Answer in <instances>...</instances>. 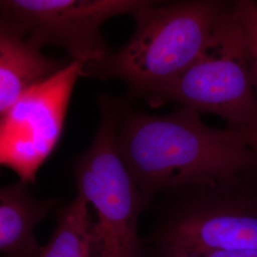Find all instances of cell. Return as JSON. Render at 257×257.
I'll list each match as a JSON object with an SVG mask.
<instances>
[{
    "label": "cell",
    "instance_id": "cell-12",
    "mask_svg": "<svg viewBox=\"0 0 257 257\" xmlns=\"http://www.w3.org/2000/svg\"><path fill=\"white\" fill-rule=\"evenodd\" d=\"M146 257H257L256 249H182L145 248Z\"/></svg>",
    "mask_w": 257,
    "mask_h": 257
},
{
    "label": "cell",
    "instance_id": "cell-3",
    "mask_svg": "<svg viewBox=\"0 0 257 257\" xmlns=\"http://www.w3.org/2000/svg\"><path fill=\"white\" fill-rule=\"evenodd\" d=\"M164 196L150 247L257 250V169Z\"/></svg>",
    "mask_w": 257,
    "mask_h": 257
},
{
    "label": "cell",
    "instance_id": "cell-7",
    "mask_svg": "<svg viewBox=\"0 0 257 257\" xmlns=\"http://www.w3.org/2000/svg\"><path fill=\"white\" fill-rule=\"evenodd\" d=\"M85 64L72 60L60 72L24 93L1 115L0 163L21 181L36 183L39 168L55 151L77 78Z\"/></svg>",
    "mask_w": 257,
    "mask_h": 257
},
{
    "label": "cell",
    "instance_id": "cell-5",
    "mask_svg": "<svg viewBox=\"0 0 257 257\" xmlns=\"http://www.w3.org/2000/svg\"><path fill=\"white\" fill-rule=\"evenodd\" d=\"M102 117L91 147L74 166L78 193L97 211L106 257H146L138 218L146 205L117 142L118 110L102 100Z\"/></svg>",
    "mask_w": 257,
    "mask_h": 257
},
{
    "label": "cell",
    "instance_id": "cell-1",
    "mask_svg": "<svg viewBox=\"0 0 257 257\" xmlns=\"http://www.w3.org/2000/svg\"><path fill=\"white\" fill-rule=\"evenodd\" d=\"M120 155L146 205L156 195L257 169V154L230 128H212L199 112L133 113L117 134Z\"/></svg>",
    "mask_w": 257,
    "mask_h": 257
},
{
    "label": "cell",
    "instance_id": "cell-10",
    "mask_svg": "<svg viewBox=\"0 0 257 257\" xmlns=\"http://www.w3.org/2000/svg\"><path fill=\"white\" fill-rule=\"evenodd\" d=\"M37 257H106L101 233L83 195L78 193L59 211L55 231Z\"/></svg>",
    "mask_w": 257,
    "mask_h": 257
},
{
    "label": "cell",
    "instance_id": "cell-8",
    "mask_svg": "<svg viewBox=\"0 0 257 257\" xmlns=\"http://www.w3.org/2000/svg\"><path fill=\"white\" fill-rule=\"evenodd\" d=\"M69 63L47 57L38 47L6 24H0V114L28 91Z\"/></svg>",
    "mask_w": 257,
    "mask_h": 257
},
{
    "label": "cell",
    "instance_id": "cell-9",
    "mask_svg": "<svg viewBox=\"0 0 257 257\" xmlns=\"http://www.w3.org/2000/svg\"><path fill=\"white\" fill-rule=\"evenodd\" d=\"M57 204L54 199L39 200L21 180L0 191V250L7 256L37 257L34 230Z\"/></svg>",
    "mask_w": 257,
    "mask_h": 257
},
{
    "label": "cell",
    "instance_id": "cell-13",
    "mask_svg": "<svg viewBox=\"0 0 257 257\" xmlns=\"http://www.w3.org/2000/svg\"><path fill=\"white\" fill-rule=\"evenodd\" d=\"M228 128V127H227ZM239 139L257 154V127L230 128Z\"/></svg>",
    "mask_w": 257,
    "mask_h": 257
},
{
    "label": "cell",
    "instance_id": "cell-2",
    "mask_svg": "<svg viewBox=\"0 0 257 257\" xmlns=\"http://www.w3.org/2000/svg\"><path fill=\"white\" fill-rule=\"evenodd\" d=\"M233 2L151 1L134 15L137 28L128 43L100 62L85 66L83 75L118 78L132 94L148 99L195 62Z\"/></svg>",
    "mask_w": 257,
    "mask_h": 257
},
{
    "label": "cell",
    "instance_id": "cell-11",
    "mask_svg": "<svg viewBox=\"0 0 257 257\" xmlns=\"http://www.w3.org/2000/svg\"><path fill=\"white\" fill-rule=\"evenodd\" d=\"M234 7L247 35L252 79L257 94V2L236 0Z\"/></svg>",
    "mask_w": 257,
    "mask_h": 257
},
{
    "label": "cell",
    "instance_id": "cell-6",
    "mask_svg": "<svg viewBox=\"0 0 257 257\" xmlns=\"http://www.w3.org/2000/svg\"><path fill=\"white\" fill-rule=\"evenodd\" d=\"M148 0H5L1 23L13 28L39 49L64 48L85 66L110 54L100 33L103 23L121 15H135Z\"/></svg>",
    "mask_w": 257,
    "mask_h": 257
},
{
    "label": "cell",
    "instance_id": "cell-4",
    "mask_svg": "<svg viewBox=\"0 0 257 257\" xmlns=\"http://www.w3.org/2000/svg\"><path fill=\"white\" fill-rule=\"evenodd\" d=\"M148 100L155 107L172 101L199 113L217 114L228 128L257 127L248 40L234 2L195 62Z\"/></svg>",
    "mask_w": 257,
    "mask_h": 257
},
{
    "label": "cell",
    "instance_id": "cell-14",
    "mask_svg": "<svg viewBox=\"0 0 257 257\" xmlns=\"http://www.w3.org/2000/svg\"><path fill=\"white\" fill-rule=\"evenodd\" d=\"M4 257H15V256H7V255H6V256H4Z\"/></svg>",
    "mask_w": 257,
    "mask_h": 257
}]
</instances>
